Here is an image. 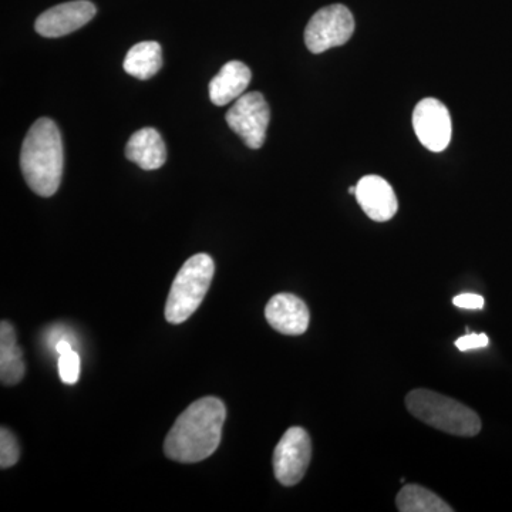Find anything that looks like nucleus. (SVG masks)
Masks as SVG:
<instances>
[{"label":"nucleus","instance_id":"10","mask_svg":"<svg viewBox=\"0 0 512 512\" xmlns=\"http://www.w3.org/2000/svg\"><path fill=\"white\" fill-rule=\"evenodd\" d=\"M269 325L282 335L299 336L308 330L311 313L308 306L292 293H278L265 308Z\"/></svg>","mask_w":512,"mask_h":512},{"label":"nucleus","instance_id":"12","mask_svg":"<svg viewBox=\"0 0 512 512\" xmlns=\"http://www.w3.org/2000/svg\"><path fill=\"white\" fill-rule=\"evenodd\" d=\"M126 157L146 171L158 170L167 161V148L156 128L144 127L130 137Z\"/></svg>","mask_w":512,"mask_h":512},{"label":"nucleus","instance_id":"16","mask_svg":"<svg viewBox=\"0 0 512 512\" xmlns=\"http://www.w3.org/2000/svg\"><path fill=\"white\" fill-rule=\"evenodd\" d=\"M397 508L402 512H453V508L420 485H404L396 498Z\"/></svg>","mask_w":512,"mask_h":512},{"label":"nucleus","instance_id":"19","mask_svg":"<svg viewBox=\"0 0 512 512\" xmlns=\"http://www.w3.org/2000/svg\"><path fill=\"white\" fill-rule=\"evenodd\" d=\"M488 343H490V339L485 333H467L466 336H461L456 340V346L458 350L461 352H467V350L473 349H483L487 348Z\"/></svg>","mask_w":512,"mask_h":512},{"label":"nucleus","instance_id":"21","mask_svg":"<svg viewBox=\"0 0 512 512\" xmlns=\"http://www.w3.org/2000/svg\"><path fill=\"white\" fill-rule=\"evenodd\" d=\"M56 352L59 353V355H64V353L70 352V350H73L72 343L69 342V340L62 339L60 342L56 343L55 346Z\"/></svg>","mask_w":512,"mask_h":512},{"label":"nucleus","instance_id":"14","mask_svg":"<svg viewBox=\"0 0 512 512\" xmlns=\"http://www.w3.org/2000/svg\"><path fill=\"white\" fill-rule=\"evenodd\" d=\"M26 366L18 345L16 330L3 320L0 325V380L5 386H15L25 377Z\"/></svg>","mask_w":512,"mask_h":512},{"label":"nucleus","instance_id":"6","mask_svg":"<svg viewBox=\"0 0 512 512\" xmlns=\"http://www.w3.org/2000/svg\"><path fill=\"white\" fill-rule=\"evenodd\" d=\"M229 128L237 133L245 146L258 150L264 146L266 130L271 121V110L264 94L252 92L235 101L225 116Z\"/></svg>","mask_w":512,"mask_h":512},{"label":"nucleus","instance_id":"20","mask_svg":"<svg viewBox=\"0 0 512 512\" xmlns=\"http://www.w3.org/2000/svg\"><path fill=\"white\" fill-rule=\"evenodd\" d=\"M453 303L457 308L467 309V311H480L485 305L483 296L477 293H461L453 299Z\"/></svg>","mask_w":512,"mask_h":512},{"label":"nucleus","instance_id":"8","mask_svg":"<svg viewBox=\"0 0 512 512\" xmlns=\"http://www.w3.org/2000/svg\"><path fill=\"white\" fill-rule=\"evenodd\" d=\"M413 127L420 143L433 153L446 150L453 136V123L447 107L436 99H424L413 113Z\"/></svg>","mask_w":512,"mask_h":512},{"label":"nucleus","instance_id":"5","mask_svg":"<svg viewBox=\"0 0 512 512\" xmlns=\"http://www.w3.org/2000/svg\"><path fill=\"white\" fill-rule=\"evenodd\" d=\"M355 32L352 12L343 5L318 10L305 29V43L315 55L348 43Z\"/></svg>","mask_w":512,"mask_h":512},{"label":"nucleus","instance_id":"15","mask_svg":"<svg viewBox=\"0 0 512 512\" xmlns=\"http://www.w3.org/2000/svg\"><path fill=\"white\" fill-rule=\"evenodd\" d=\"M124 70L138 80L156 76L163 67V49L157 42H141L128 50L123 63Z\"/></svg>","mask_w":512,"mask_h":512},{"label":"nucleus","instance_id":"9","mask_svg":"<svg viewBox=\"0 0 512 512\" xmlns=\"http://www.w3.org/2000/svg\"><path fill=\"white\" fill-rule=\"evenodd\" d=\"M96 13V6L89 0H73L43 12L36 20L35 29L43 37L70 35L86 26Z\"/></svg>","mask_w":512,"mask_h":512},{"label":"nucleus","instance_id":"22","mask_svg":"<svg viewBox=\"0 0 512 512\" xmlns=\"http://www.w3.org/2000/svg\"><path fill=\"white\" fill-rule=\"evenodd\" d=\"M350 194L356 195V187H352L349 190Z\"/></svg>","mask_w":512,"mask_h":512},{"label":"nucleus","instance_id":"18","mask_svg":"<svg viewBox=\"0 0 512 512\" xmlns=\"http://www.w3.org/2000/svg\"><path fill=\"white\" fill-rule=\"evenodd\" d=\"M59 375L64 384H76L80 377V356L79 353L70 352L60 355Z\"/></svg>","mask_w":512,"mask_h":512},{"label":"nucleus","instance_id":"1","mask_svg":"<svg viewBox=\"0 0 512 512\" xmlns=\"http://www.w3.org/2000/svg\"><path fill=\"white\" fill-rule=\"evenodd\" d=\"M227 409L217 397L197 400L181 413L164 441L165 456L177 463H200L220 447Z\"/></svg>","mask_w":512,"mask_h":512},{"label":"nucleus","instance_id":"3","mask_svg":"<svg viewBox=\"0 0 512 512\" xmlns=\"http://www.w3.org/2000/svg\"><path fill=\"white\" fill-rule=\"evenodd\" d=\"M406 406L416 419L444 433L474 437L481 431V420L474 410L443 394L427 389L413 390L407 394Z\"/></svg>","mask_w":512,"mask_h":512},{"label":"nucleus","instance_id":"2","mask_svg":"<svg viewBox=\"0 0 512 512\" xmlns=\"http://www.w3.org/2000/svg\"><path fill=\"white\" fill-rule=\"evenodd\" d=\"M63 140L55 121L42 117L30 127L20 153V168L30 190L52 197L62 183Z\"/></svg>","mask_w":512,"mask_h":512},{"label":"nucleus","instance_id":"11","mask_svg":"<svg viewBox=\"0 0 512 512\" xmlns=\"http://www.w3.org/2000/svg\"><path fill=\"white\" fill-rule=\"evenodd\" d=\"M356 200L370 220H392L399 210L392 185L379 175H366L356 185Z\"/></svg>","mask_w":512,"mask_h":512},{"label":"nucleus","instance_id":"17","mask_svg":"<svg viewBox=\"0 0 512 512\" xmlns=\"http://www.w3.org/2000/svg\"><path fill=\"white\" fill-rule=\"evenodd\" d=\"M19 443L12 431L2 427L0 430V467L10 468L19 461Z\"/></svg>","mask_w":512,"mask_h":512},{"label":"nucleus","instance_id":"13","mask_svg":"<svg viewBox=\"0 0 512 512\" xmlns=\"http://www.w3.org/2000/svg\"><path fill=\"white\" fill-rule=\"evenodd\" d=\"M252 73L247 64L231 60L221 67L220 73L211 80L210 99L215 106L222 107L244 96L251 82Z\"/></svg>","mask_w":512,"mask_h":512},{"label":"nucleus","instance_id":"4","mask_svg":"<svg viewBox=\"0 0 512 512\" xmlns=\"http://www.w3.org/2000/svg\"><path fill=\"white\" fill-rule=\"evenodd\" d=\"M214 272L215 265L210 255L197 254L185 262L175 276L165 305L168 322L180 325L194 315L210 289Z\"/></svg>","mask_w":512,"mask_h":512},{"label":"nucleus","instance_id":"7","mask_svg":"<svg viewBox=\"0 0 512 512\" xmlns=\"http://www.w3.org/2000/svg\"><path fill=\"white\" fill-rule=\"evenodd\" d=\"M312 441L302 427L286 430L274 453L276 480L285 487L301 483L311 464Z\"/></svg>","mask_w":512,"mask_h":512}]
</instances>
